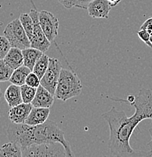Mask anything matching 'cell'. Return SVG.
<instances>
[{
	"label": "cell",
	"instance_id": "31",
	"mask_svg": "<svg viewBox=\"0 0 152 157\" xmlns=\"http://www.w3.org/2000/svg\"><path fill=\"white\" fill-rule=\"evenodd\" d=\"M150 42H151V43L152 44V36H150Z\"/></svg>",
	"mask_w": 152,
	"mask_h": 157
},
{
	"label": "cell",
	"instance_id": "13",
	"mask_svg": "<svg viewBox=\"0 0 152 157\" xmlns=\"http://www.w3.org/2000/svg\"><path fill=\"white\" fill-rule=\"evenodd\" d=\"M5 99L10 107L23 103L21 86L14 84L10 85L5 91Z\"/></svg>",
	"mask_w": 152,
	"mask_h": 157
},
{
	"label": "cell",
	"instance_id": "8",
	"mask_svg": "<svg viewBox=\"0 0 152 157\" xmlns=\"http://www.w3.org/2000/svg\"><path fill=\"white\" fill-rule=\"evenodd\" d=\"M39 21L42 30L51 42L56 39L59 27V21L48 11H41L39 12Z\"/></svg>",
	"mask_w": 152,
	"mask_h": 157
},
{
	"label": "cell",
	"instance_id": "12",
	"mask_svg": "<svg viewBox=\"0 0 152 157\" xmlns=\"http://www.w3.org/2000/svg\"><path fill=\"white\" fill-rule=\"evenodd\" d=\"M50 114L49 108L33 107L30 114L25 121L30 125H38L47 121Z\"/></svg>",
	"mask_w": 152,
	"mask_h": 157
},
{
	"label": "cell",
	"instance_id": "26",
	"mask_svg": "<svg viewBox=\"0 0 152 157\" xmlns=\"http://www.w3.org/2000/svg\"><path fill=\"white\" fill-rule=\"evenodd\" d=\"M94 0H76L74 7L80 8L82 9H87L89 5Z\"/></svg>",
	"mask_w": 152,
	"mask_h": 157
},
{
	"label": "cell",
	"instance_id": "5",
	"mask_svg": "<svg viewBox=\"0 0 152 157\" xmlns=\"http://www.w3.org/2000/svg\"><path fill=\"white\" fill-rule=\"evenodd\" d=\"M4 36L8 39L11 47L24 49L30 48V40L27 36L20 18L14 19L4 29Z\"/></svg>",
	"mask_w": 152,
	"mask_h": 157
},
{
	"label": "cell",
	"instance_id": "4",
	"mask_svg": "<svg viewBox=\"0 0 152 157\" xmlns=\"http://www.w3.org/2000/svg\"><path fill=\"white\" fill-rule=\"evenodd\" d=\"M24 157H66L63 145L57 142L33 144L22 150Z\"/></svg>",
	"mask_w": 152,
	"mask_h": 157
},
{
	"label": "cell",
	"instance_id": "14",
	"mask_svg": "<svg viewBox=\"0 0 152 157\" xmlns=\"http://www.w3.org/2000/svg\"><path fill=\"white\" fill-rule=\"evenodd\" d=\"M4 60L13 70L20 67L24 65V55L22 50L18 48L11 47L5 57Z\"/></svg>",
	"mask_w": 152,
	"mask_h": 157
},
{
	"label": "cell",
	"instance_id": "20",
	"mask_svg": "<svg viewBox=\"0 0 152 157\" xmlns=\"http://www.w3.org/2000/svg\"><path fill=\"white\" fill-rule=\"evenodd\" d=\"M21 90L23 102L26 104H31L37 94V88L31 87L28 85L24 84L21 86Z\"/></svg>",
	"mask_w": 152,
	"mask_h": 157
},
{
	"label": "cell",
	"instance_id": "23",
	"mask_svg": "<svg viewBox=\"0 0 152 157\" xmlns=\"http://www.w3.org/2000/svg\"><path fill=\"white\" fill-rule=\"evenodd\" d=\"M25 84L28 85L31 87L38 88L40 86V78H39V76L36 73H34L32 71L29 73L27 78H26Z\"/></svg>",
	"mask_w": 152,
	"mask_h": 157
},
{
	"label": "cell",
	"instance_id": "6",
	"mask_svg": "<svg viewBox=\"0 0 152 157\" xmlns=\"http://www.w3.org/2000/svg\"><path fill=\"white\" fill-rule=\"evenodd\" d=\"M62 69L60 60L57 58H50L49 64L46 72L40 79V85L55 95V90L59 79Z\"/></svg>",
	"mask_w": 152,
	"mask_h": 157
},
{
	"label": "cell",
	"instance_id": "16",
	"mask_svg": "<svg viewBox=\"0 0 152 157\" xmlns=\"http://www.w3.org/2000/svg\"><path fill=\"white\" fill-rule=\"evenodd\" d=\"M32 72V70L25 65L20 67L14 70L12 75H11L9 82L11 84L17 85V86H21L26 83V78L29 73Z\"/></svg>",
	"mask_w": 152,
	"mask_h": 157
},
{
	"label": "cell",
	"instance_id": "19",
	"mask_svg": "<svg viewBox=\"0 0 152 157\" xmlns=\"http://www.w3.org/2000/svg\"><path fill=\"white\" fill-rule=\"evenodd\" d=\"M19 18H20L21 24L24 27L27 36L31 41L33 38V21L30 14H27V13H22Z\"/></svg>",
	"mask_w": 152,
	"mask_h": 157
},
{
	"label": "cell",
	"instance_id": "25",
	"mask_svg": "<svg viewBox=\"0 0 152 157\" xmlns=\"http://www.w3.org/2000/svg\"><path fill=\"white\" fill-rule=\"evenodd\" d=\"M140 29H146L150 36H152V17L147 19L142 26L140 27Z\"/></svg>",
	"mask_w": 152,
	"mask_h": 157
},
{
	"label": "cell",
	"instance_id": "15",
	"mask_svg": "<svg viewBox=\"0 0 152 157\" xmlns=\"http://www.w3.org/2000/svg\"><path fill=\"white\" fill-rule=\"evenodd\" d=\"M22 52L24 55V65L30 68L33 71V69L35 66L36 63L42 56L43 52L33 47L24 49L22 50Z\"/></svg>",
	"mask_w": 152,
	"mask_h": 157
},
{
	"label": "cell",
	"instance_id": "11",
	"mask_svg": "<svg viewBox=\"0 0 152 157\" xmlns=\"http://www.w3.org/2000/svg\"><path fill=\"white\" fill-rule=\"evenodd\" d=\"M55 95L40 85L37 88V94L32 101V105L36 107L50 108L55 102Z\"/></svg>",
	"mask_w": 152,
	"mask_h": 157
},
{
	"label": "cell",
	"instance_id": "2",
	"mask_svg": "<svg viewBox=\"0 0 152 157\" xmlns=\"http://www.w3.org/2000/svg\"><path fill=\"white\" fill-rule=\"evenodd\" d=\"M7 135L9 140L18 144L22 150L33 144L57 142L64 147L67 156H74L64 133L53 121H46L38 125L11 122L8 127Z\"/></svg>",
	"mask_w": 152,
	"mask_h": 157
},
{
	"label": "cell",
	"instance_id": "7",
	"mask_svg": "<svg viewBox=\"0 0 152 157\" xmlns=\"http://www.w3.org/2000/svg\"><path fill=\"white\" fill-rule=\"evenodd\" d=\"M33 21V34L30 41V47L40 50L43 53L49 50L51 46V42L45 36L41 27L39 21V12L36 9H31L30 13Z\"/></svg>",
	"mask_w": 152,
	"mask_h": 157
},
{
	"label": "cell",
	"instance_id": "30",
	"mask_svg": "<svg viewBox=\"0 0 152 157\" xmlns=\"http://www.w3.org/2000/svg\"><path fill=\"white\" fill-rule=\"evenodd\" d=\"M1 97H2V91H1V88H0V101H1Z\"/></svg>",
	"mask_w": 152,
	"mask_h": 157
},
{
	"label": "cell",
	"instance_id": "22",
	"mask_svg": "<svg viewBox=\"0 0 152 157\" xmlns=\"http://www.w3.org/2000/svg\"><path fill=\"white\" fill-rule=\"evenodd\" d=\"M11 48V44L8 39L5 36H0V60L5 58Z\"/></svg>",
	"mask_w": 152,
	"mask_h": 157
},
{
	"label": "cell",
	"instance_id": "9",
	"mask_svg": "<svg viewBox=\"0 0 152 157\" xmlns=\"http://www.w3.org/2000/svg\"><path fill=\"white\" fill-rule=\"evenodd\" d=\"M111 9L107 0H94L87 8L89 15L92 18H108Z\"/></svg>",
	"mask_w": 152,
	"mask_h": 157
},
{
	"label": "cell",
	"instance_id": "24",
	"mask_svg": "<svg viewBox=\"0 0 152 157\" xmlns=\"http://www.w3.org/2000/svg\"><path fill=\"white\" fill-rule=\"evenodd\" d=\"M137 34H138V36L139 37L141 40L143 41L148 47L152 48V44L150 42V36H150V34L148 33L146 29H139Z\"/></svg>",
	"mask_w": 152,
	"mask_h": 157
},
{
	"label": "cell",
	"instance_id": "18",
	"mask_svg": "<svg viewBox=\"0 0 152 157\" xmlns=\"http://www.w3.org/2000/svg\"><path fill=\"white\" fill-rule=\"evenodd\" d=\"M49 57L48 55L42 54V56L40 57V59L37 60L35 66L33 69V72L39 76V78H42V76L46 72L47 69L49 67Z\"/></svg>",
	"mask_w": 152,
	"mask_h": 157
},
{
	"label": "cell",
	"instance_id": "10",
	"mask_svg": "<svg viewBox=\"0 0 152 157\" xmlns=\"http://www.w3.org/2000/svg\"><path fill=\"white\" fill-rule=\"evenodd\" d=\"M33 106L32 104L21 103L17 106L11 107L9 111V118L14 123H25L31 109Z\"/></svg>",
	"mask_w": 152,
	"mask_h": 157
},
{
	"label": "cell",
	"instance_id": "28",
	"mask_svg": "<svg viewBox=\"0 0 152 157\" xmlns=\"http://www.w3.org/2000/svg\"><path fill=\"white\" fill-rule=\"evenodd\" d=\"M120 1L121 0H107V2H108V3L111 7H114V6H117L120 2Z\"/></svg>",
	"mask_w": 152,
	"mask_h": 157
},
{
	"label": "cell",
	"instance_id": "21",
	"mask_svg": "<svg viewBox=\"0 0 152 157\" xmlns=\"http://www.w3.org/2000/svg\"><path fill=\"white\" fill-rule=\"evenodd\" d=\"M14 70L10 67L4 59L0 60V82L9 81Z\"/></svg>",
	"mask_w": 152,
	"mask_h": 157
},
{
	"label": "cell",
	"instance_id": "1",
	"mask_svg": "<svg viewBox=\"0 0 152 157\" xmlns=\"http://www.w3.org/2000/svg\"><path fill=\"white\" fill-rule=\"evenodd\" d=\"M130 104L135 109L132 117H128L124 111L115 107L101 116L110 128L108 147L111 154L114 156H151V151L145 153L132 148L130 140L135 128L142 120H152V91L142 88Z\"/></svg>",
	"mask_w": 152,
	"mask_h": 157
},
{
	"label": "cell",
	"instance_id": "3",
	"mask_svg": "<svg viewBox=\"0 0 152 157\" xmlns=\"http://www.w3.org/2000/svg\"><path fill=\"white\" fill-rule=\"evenodd\" d=\"M83 86L81 80L73 70L61 69V74L55 90V97L58 100L67 101L81 94Z\"/></svg>",
	"mask_w": 152,
	"mask_h": 157
},
{
	"label": "cell",
	"instance_id": "27",
	"mask_svg": "<svg viewBox=\"0 0 152 157\" xmlns=\"http://www.w3.org/2000/svg\"><path fill=\"white\" fill-rule=\"evenodd\" d=\"M60 4H61L66 9H71L72 7H74L76 0H58Z\"/></svg>",
	"mask_w": 152,
	"mask_h": 157
},
{
	"label": "cell",
	"instance_id": "29",
	"mask_svg": "<svg viewBox=\"0 0 152 157\" xmlns=\"http://www.w3.org/2000/svg\"><path fill=\"white\" fill-rule=\"evenodd\" d=\"M148 131H149L150 135H151V140L149 142V143L148 144V146H149L150 149H151V150H150V151H151V156H152V128H150Z\"/></svg>",
	"mask_w": 152,
	"mask_h": 157
},
{
	"label": "cell",
	"instance_id": "17",
	"mask_svg": "<svg viewBox=\"0 0 152 157\" xmlns=\"http://www.w3.org/2000/svg\"><path fill=\"white\" fill-rule=\"evenodd\" d=\"M0 157H22V149L14 142H9L0 147Z\"/></svg>",
	"mask_w": 152,
	"mask_h": 157
}]
</instances>
